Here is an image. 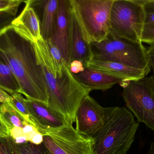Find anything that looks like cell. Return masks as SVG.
<instances>
[{
    "label": "cell",
    "instance_id": "obj_1",
    "mask_svg": "<svg viewBox=\"0 0 154 154\" xmlns=\"http://www.w3.org/2000/svg\"><path fill=\"white\" fill-rule=\"evenodd\" d=\"M0 57L10 67L19 85L20 93L28 99L47 106L48 89L37 60L34 42L17 32L12 25L0 33Z\"/></svg>",
    "mask_w": 154,
    "mask_h": 154
},
{
    "label": "cell",
    "instance_id": "obj_2",
    "mask_svg": "<svg viewBox=\"0 0 154 154\" xmlns=\"http://www.w3.org/2000/svg\"><path fill=\"white\" fill-rule=\"evenodd\" d=\"M34 45L48 89L47 106L73 124L75 122L78 108L91 91L77 80L66 65L60 70L55 69L48 46L42 38L34 42Z\"/></svg>",
    "mask_w": 154,
    "mask_h": 154
},
{
    "label": "cell",
    "instance_id": "obj_3",
    "mask_svg": "<svg viewBox=\"0 0 154 154\" xmlns=\"http://www.w3.org/2000/svg\"><path fill=\"white\" fill-rule=\"evenodd\" d=\"M139 126L126 108H107L104 126L92 138L94 154H126L134 141Z\"/></svg>",
    "mask_w": 154,
    "mask_h": 154
},
{
    "label": "cell",
    "instance_id": "obj_4",
    "mask_svg": "<svg viewBox=\"0 0 154 154\" xmlns=\"http://www.w3.org/2000/svg\"><path fill=\"white\" fill-rule=\"evenodd\" d=\"M114 0H70L82 36L88 44L107 39Z\"/></svg>",
    "mask_w": 154,
    "mask_h": 154
},
{
    "label": "cell",
    "instance_id": "obj_5",
    "mask_svg": "<svg viewBox=\"0 0 154 154\" xmlns=\"http://www.w3.org/2000/svg\"><path fill=\"white\" fill-rule=\"evenodd\" d=\"M98 52L94 53L95 59L118 62L144 71L147 75L151 66L146 56V50L142 42L109 35L99 43H93Z\"/></svg>",
    "mask_w": 154,
    "mask_h": 154
},
{
    "label": "cell",
    "instance_id": "obj_6",
    "mask_svg": "<svg viewBox=\"0 0 154 154\" xmlns=\"http://www.w3.org/2000/svg\"><path fill=\"white\" fill-rule=\"evenodd\" d=\"M146 15L139 0H114L109 36L142 42Z\"/></svg>",
    "mask_w": 154,
    "mask_h": 154
},
{
    "label": "cell",
    "instance_id": "obj_7",
    "mask_svg": "<svg viewBox=\"0 0 154 154\" xmlns=\"http://www.w3.org/2000/svg\"><path fill=\"white\" fill-rule=\"evenodd\" d=\"M122 96L137 121L154 132V77L120 82Z\"/></svg>",
    "mask_w": 154,
    "mask_h": 154
},
{
    "label": "cell",
    "instance_id": "obj_8",
    "mask_svg": "<svg viewBox=\"0 0 154 154\" xmlns=\"http://www.w3.org/2000/svg\"><path fill=\"white\" fill-rule=\"evenodd\" d=\"M42 134V144L51 154H94L93 138L79 134L72 123Z\"/></svg>",
    "mask_w": 154,
    "mask_h": 154
},
{
    "label": "cell",
    "instance_id": "obj_9",
    "mask_svg": "<svg viewBox=\"0 0 154 154\" xmlns=\"http://www.w3.org/2000/svg\"><path fill=\"white\" fill-rule=\"evenodd\" d=\"M107 108H104L93 98L83 99L76 114V128L82 135L93 138L103 127Z\"/></svg>",
    "mask_w": 154,
    "mask_h": 154
},
{
    "label": "cell",
    "instance_id": "obj_10",
    "mask_svg": "<svg viewBox=\"0 0 154 154\" xmlns=\"http://www.w3.org/2000/svg\"><path fill=\"white\" fill-rule=\"evenodd\" d=\"M26 102L31 120L40 134L71 123L61 114L41 102L28 99H26Z\"/></svg>",
    "mask_w": 154,
    "mask_h": 154
},
{
    "label": "cell",
    "instance_id": "obj_11",
    "mask_svg": "<svg viewBox=\"0 0 154 154\" xmlns=\"http://www.w3.org/2000/svg\"><path fill=\"white\" fill-rule=\"evenodd\" d=\"M70 10V0H59L56 32L51 39L60 50L68 68L69 65Z\"/></svg>",
    "mask_w": 154,
    "mask_h": 154
},
{
    "label": "cell",
    "instance_id": "obj_12",
    "mask_svg": "<svg viewBox=\"0 0 154 154\" xmlns=\"http://www.w3.org/2000/svg\"><path fill=\"white\" fill-rule=\"evenodd\" d=\"M69 49V64L74 61H79L82 62L84 68H86L88 63L94 58V52L91 49V45L88 44L84 39L71 7Z\"/></svg>",
    "mask_w": 154,
    "mask_h": 154
},
{
    "label": "cell",
    "instance_id": "obj_13",
    "mask_svg": "<svg viewBox=\"0 0 154 154\" xmlns=\"http://www.w3.org/2000/svg\"><path fill=\"white\" fill-rule=\"evenodd\" d=\"M25 6L20 14L12 23L14 30L22 36L32 42L42 38L40 22L37 12L30 3L29 0L23 1Z\"/></svg>",
    "mask_w": 154,
    "mask_h": 154
},
{
    "label": "cell",
    "instance_id": "obj_14",
    "mask_svg": "<svg viewBox=\"0 0 154 154\" xmlns=\"http://www.w3.org/2000/svg\"><path fill=\"white\" fill-rule=\"evenodd\" d=\"M87 68L123 79L126 81L138 80L147 76V74L143 71L121 63L95 59L91 60L88 63Z\"/></svg>",
    "mask_w": 154,
    "mask_h": 154
},
{
    "label": "cell",
    "instance_id": "obj_15",
    "mask_svg": "<svg viewBox=\"0 0 154 154\" xmlns=\"http://www.w3.org/2000/svg\"><path fill=\"white\" fill-rule=\"evenodd\" d=\"M73 76L78 81L90 91L101 90L103 91L111 88L114 85L123 81L124 79L106 75L89 68Z\"/></svg>",
    "mask_w": 154,
    "mask_h": 154
},
{
    "label": "cell",
    "instance_id": "obj_16",
    "mask_svg": "<svg viewBox=\"0 0 154 154\" xmlns=\"http://www.w3.org/2000/svg\"><path fill=\"white\" fill-rule=\"evenodd\" d=\"M59 0L42 1L43 13L40 23L42 38L46 41L51 40L56 32Z\"/></svg>",
    "mask_w": 154,
    "mask_h": 154
},
{
    "label": "cell",
    "instance_id": "obj_17",
    "mask_svg": "<svg viewBox=\"0 0 154 154\" xmlns=\"http://www.w3.org/2000/svg\"><path fill=\"white\" fill-rule=\"evenodd\" d=\"M0 116L10 131L14 127L23 128L29 124L18 114L10 102L0 103Z\"/></svg>",
    "mask_w": 154,
    "mask_h": 154
},
{
    "label": "cell",
    "instance_id": "obj_18",
    "mask_svg": "<svg viewBox=\"0 0 154 154\" xmlns=\"http://www.w3.org/2000/svg\"><path fill=\"white\" fill-rule=\"evenodd\" d=\"M0 86L5 92L12 95L20 93V85L13 72L6 62L0 57Z\"/></svg>",
    "mask_w": 154,
    "mask_h": 154
},
{
    "label": "cell",
    "instance_id": "obj_19",
    "mask_svg": "<svg viewBox=\"0 0 154 154\" xmlns=\"http://www.w3.org/2000/svg\"><path fill=\"white\" fill-rule=\"evenodd\" d=\"M10 103L18 114L29 124L34 127L32 121L31 120L26 105V99L20 93H15L11 95Z\"/></svg>",
    "mask_w": 154,
    "mask_h": 154
},
{
    "label": "cell",
    "instance_id": "obj_20",
    "mask_svg": "<svg viewBox=\"0 0 154 154\" xmlns=\"http://www.w3.org/2000/svg\"><path fill=\"white\" fill-rule=\"evenodd\" d=\"M48 46L50 53L54 64V68L57 71L62 69L65 65H66V60L57 46L51 40L46 41Z\"/></svg>",
    "mask_w": 154,
    "mask_h": 154
},
{
    "label": "cell",
    "instance_id": "obj_21",
    "mask_svg": "<svg viewBox=\"0 0 154 154\" xmlns=\"http://www.w3.org/2000/svg\"><path fill=\"white\" fill-rule=\"evenodd\" d=\"M22 0H0V11H8L16 15Z\"/></svg>",
    "mask_w": 154,
    "mask_h": 154
},
{
    "label": "cell",
    "instance_id": "obj_22",
    "mask_svg": "<svg viewBox=\"0 0 154 154\" xmlns=\"http://www.w3.org/2000/svg\"><path fill=\"white\" fill-rule=\"evenodd\" d=\"M145 13V24L154 23V0H139Z\"/></svg>",
    "mask_w": 154,
    "mask_h": 154
},
{
    "label": "cell",
    "instance_id": "obj_23",
    "mask_svg": "<svg viewBox=\"0 0 154 154\" xmlns=\"http://www.w3.org/2000/svg\"><path fill=\"white\" fill-rule=\"evenodd\" d=\"M16 144L21 145L28 142L27 137L23 132L22 128L14 127L10 131V136Z\"/></svg>",
    "mask_w": 154,
    "mask_h": 154
},
{
    "label": "cell",
    "instance_id": "obj_24",
    "mask_svg": "<svg viewBox=\"0 0 154 154\" xmlns=\"http://www.w3.org/2000/svg\"><path fill=\"white\" fill-rule=\"evenodd\" d=\"M141 42L149 44L154 43V23L145 24L142 33Z\"/></svg>",
    "mask_w": 154,
    "mask_h": 154
},
{
    "label": "cell",
    "instance_id": "obj_25",
    "mask_svg": "<svg viewBox=\"0 0 154 154\" xmlns=\"http://www.w3.org/2000/svg\"><path fill=\"white\" fill-rule=\"evenodd\" d=\"M16 15L8 11H0V33L11 25Z\"/></svg>",
    "mask_w": 154,
    "mask_h": 154
},
{
    "label": "cell",
    "instance_id": "obj_26",
    "mask_svg": "<svg viewBox=\"0 0 154 154\" xmlns=\"http://www.w3.org/2000/svg\"><path fill=\"white\" fill-rule=\"evenodd\" d=\"M10 140L14 154H32L31 143L29 142L23 144L17 145L14 142L10 137Z\"/></svg>",
    "mask_w": 154,
    "mask_h": 154
},
{
    "label": "cell",
    "instance_id": "obj_27",
    "mask_svg": "<svg viewBox=\"0 0 154 154\" xmlns=\"http://www.w3.org/2000/svg\"><path fill=\"white\" fill-rule=\"evenodd\" d=\"M0 154H14L10 137H0Z\"/></svg>",
    "mask_w": 154,
    "mask_h": 154
},
{
    "label": "cell",
    "instance_id": "obj_28",
    "mask_svg": "<svg viewBox=\"0 0 154 154\" xmlns=\"http://www.w3.org/2000/svg\"><path fill=\"white\" fill-rule=\"evenodd\" d=\"M69 71L72 74H76L84 71L85 69L83 64L79 61L75 60L72 61L69 67Z\"/></svg>",
    "mask_w": 154,
    "mask_h": 154
},
{
    "label": "cell",
    "instance_id": "obj_29",
    "mask_svg": "<svg viewBox=\"0 0 154 154\" xmlns=\"http://www.w3.org/2000/svg\"><path fill=\"white\" fill-rule=\"evenodd\" d=\"M150 45L146 50V56L154 73V43Z\"/></svg>",
    "mask_w": 154,
    "mask_h": 154
},
{
    "label": "cell",
    "instance_id": "obj_30",
    "mask_svg": "<svg viewBox=\"0 0 154 154\" xmlns=\"http://www.w3.org/2000/svg\"><path fill=\"white\" fill-rule=\"evenodd\" d=\"M31 146L32 154H51L42 143L37 145L31 143Z\"/></svg>",
    "mask_w": 154,
    "mask_h": 154
},
{
    "label": "cell",
    "instance_id": "obj_31",
    "mask_svg": "<svg viewBox=\"0 0 154 154\" xmlns=\"http://www.w3.org/2000/svg\"><path fill=\"white\" fill-rule=\"evenodd\" d=\"M10 130L0 116V137H9Z\"/></svg>",
    "mask_w": 154,
    "mask_h": 154
},
{
    "label": "cell",
    "instance_id": "obj_32",
    "mask_svg": "<svg viewBox=\"0 0 154 154\" xmlns=\"http://www.w3.org/2000/svg\"><path fill=\"white\" fill-rule=\"evenodd\" d=\"M42 142H43V136L41 134L38 132L32 137L29 143L33 144L38 145L41 144Z\"/></svg>",
    "mask_w": 154,
    "mask_h": 154
},
{
    "label": "cell",
    "instance_id": "obj_33",
    "mask_svg": "<svg viewBox=\"0 0 154 154\" xmlns=\"http://www.w3.org/2000/svg\"><path fill=\"white\" fill-rule=\"evenodd\" d=\"M11 96L5 91L0 90V103H6L11 101Z\"/></svg>",
    "mask_w": 154,
    "mask_h": 154
},
{
    "label": "cell",
    "instance_id": "obj_34",
    "mask_svg": "<svg viewBox=\"0 0 154 154\" xmlns=\"http://www.w3.org/2000/svg\"><path fill=\"white\" fill-rule=\"evenodd\" d=\"M146 154H154V143H152L150 145V148Z\"/></svg>",
    "mask_w": 154,
    "mask_h": 154
},
{
    "label": "cell",
    "instance_id": "obj_35",
    "mask_svg": "<svg viewBox=\"0 0 154 154\" xmlns=\"http://www.w3.org/2000/svg\"><path fill=\"white\" fill-rule=\"evenodd\" d=\"M0 90H4V91H5V90L1 86H0Z\"/></svg>",
    "mask_w": 154,
    "mask_h": 154
}]
</instances>
